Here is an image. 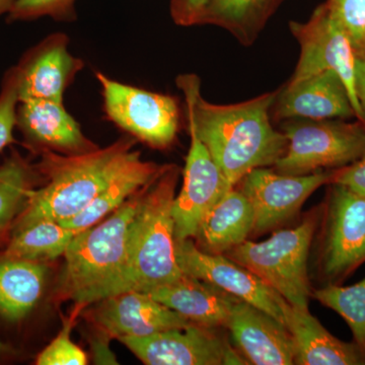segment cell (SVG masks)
Segmentation results:
<instances>
[{
    "mask_svg": "<svg viewBox=\"0 0 365 365\" xmlns=\"http://www.w3.org/2000/svg\"><path fill=\"white\" fill-rule=\"evenodd\" d=\"M184 93L190 128L206 146L232 187L258 168L275 165L284 153L287 139L273 128L269 110L278 93H267L247 102L215 105L204 100L195 74L178 76Z\"/></svg>",
    "mask_w": 365,
    "mask_h": 365,
    "instance_id": "cell-1",
    "label": "cell"
},
{
    "mask_svg": "<svg viewBox=\"0 0 365 365\" xmlns=\"http://www.w3.org/2000/svg\"><path fill=\"white\" fill-rule=\"evenodd\" d=\"M178 178L176 165H165L144 188L129 227L123 265L91 297L90 304L122 292H148L182 275L177 263L173 217Z\"/></svg>",
    "mask_w": 365,
    "mask_h": 365,
    "instance_id": "cell-2",
    "label": "cell"
},
{
    "mask_svg": "<svg viewBox=\"0 0 365 365\" xmlns=\"http://www.w3.org/2000/svg\"><path fill=\"white\" fill-rule=\"evenodd\" d=\"M135 139L122 137L105 148L61 155L46 150L41 169L47 184L29 192L26 208L16 228L40 220H67L85 209L133 160Z\"/></svg>",
    "mask_w": 365,
    "mask_h": 365,
    "instance_id": "cell-3",
    "label": "cell"
},
{
    "mask_svg": "<svg viewBox=\"0 0 365 365\" xmlns=\"http://www.w3.org/2000/svg\"><path fill=\"white\" fill-rule=\"evenodd\" d=\"M144 188L104 222L74 235L63 255L66 264L59 279V294L64 299L90 304L91 297L116 275L124 263L129 227Z\"/></svg>",
    "mask_w": 365,
    "mask_h": 365,
    "instance_id": "cell-4",
    "label": "cell"
},
{
    "mask_svg": "<svg viewBox=\"0 0 365 365\" xmlns=\"http://www.w3.org/2000/svg\"><path fill=\"white\" fill-rule=\"evenodd\" d=\"M317 225V215L309 216L297 227L274 232L266 241L247 240L225 256L256 274L292 306L309 309L313 290L307 259Z\"/></svg>",
    "mask_w": 365,
    "mask_h": 365,
    "instance_id": "cell-5",
    "label": "cell"
},
{
    "mask_svg": "<svg viewBox=\"0 0 365 365\" xmlns=\"http://www.w3.org/2000/svg\"><path fill=\"white\" fill-rule=\"evenodd\" d=\"M287 145L276 162L277 172L307 175L341 169L365 157V125L341 122H302L284 128Z\"/></svg>",
    "mask_w": 365,
    "mask_h": 365,
    "instance_id": "cell-6",
    "label": "cell"
},
{
    "mask_svg": "<svg viewBox=\"0 0 365 365\" xmlns=\"http://www.w3.org/2000/svg\"><path fill=\"white\" fill-rule=\"evenodd\" d=\"M106 118L135 140L158 150L169 148L180 126V108L172 96L125 85L97 71Z\"/></svg>",
    "mask_w": 365,
    "mask_h": 365,
    "instance_id": "cell-7",
    "label": "cell"
},
{
    "mask_svg": "<svg viewBox=\"0 0 365 365\" xmlns=\"http://www.w3.org/2000/svg\"><path fill=\"white\" fill-rule=\"evenodd\" d=\"M290 30L300 45V57L288 83L326 71L335 72L343 81L359 121L365 125V113L356 88L357 51L347 34L329 16L324 4L307 23L290 24Z\"/></svg>",
    "mask_w": 365,
    "mask_h": 365,
    "instance_id": "cell-8",
    "label": "cell"
},
{
    "mask_svg": "<svg viewBox=\"0 0 365 365\" xmlns=\"http://www.w3.org/2000/svg\"><path fill=\"white\" fill-rule=\"evenodd\" d=\"M365 262V197L333 184L327 206L321 270L339 284Z\"/></svg>",
    "mask_w": 365,
    "mask_h": 365,
    "instance_id": "cell-9",
    "label": "cell"
},
{
    "mask_svg": "<svg viewBox=\"0 0 365 365\" xmlns=\"http://www.w3.org/2000/svg\"><path fill=\"white\" fill-rule=\"evenodd\" d=\"M337 170L307 175L281 174L266 168L250 172L241 181V191L253 206L254 232L262 234L292 220L314 191L332 184Z\"/></svg>",
    "mask_w": 365,
    "mask_h": 365,
    "instance_id": "cell-10",
    "label": "cell"
},
{
    "mask_svg": "<svg viewBox=\"0 0 365 365\" xmlns=\"http://www.w3.org/2000/svg\"><path fill=\"white\" fill-rule=\"evenodd\" d=\"M176 258L182 273L222 288L284 324L285 299L241 264L225 255L206 253L192 239L176 240Z\"/></svg>",
    "mask_w": 365,
    "mask_h": 365,
    "instance_id": "cell-11",
    "label": "cell"
},
{
    "mask_svg": "<svg viewBox=\"0 0 365 365\" xmlns=\"http://www.w3.org/2000/svg\"><path fill=\"white\" fill-rule=\"evenodd\" d=\"M119 340L148 365L247 364L227 340L213 332L212 329L196 323L148 337Z\"/></svg>",
    "mask_w": 365,
    "mask_h": 365,
    "instance_id": "cell-12",
    "label": "cell"
},
{
    "mask_svg": "<svg viewBox=\"0 0 365 365\" xmlns=\"http://www.w3.org/2000/svg\"><path fill=\"white\" fill-rule=\"evenodd\" d=\"M190 144L182 186L173 203L176 240L193 239L213 206L234 187L228 184L206 146L190 128Z\"/></svg>",
    "mask_w": 365,
    "mask_h": 365,
    "instance_id": "cell-13",
    "label": "cell"
},
{
    "mask_svg": "<svg viewBox=\"0 0 365 365\" xmlns=\"http://www.w3.org/2000/svg\"><path fill=\"white\" fill-rule=\"evenodd\" d=\"M98 302L93 319L105 335L117 339L148 337L193 323L146 292H122Z\"/></svg>",
    "mask_w": 365,
    "mask_h": 365,
    "instance_id": "cell-14",
    "label": "cell"
},
{
    "mask_svg": "<svg viewBox=\"0 0 365 365\" xmlns=\"http://www.w3.org/2000/svg\"><path fill=\"white\" fill-rule=\"evenodd\" d=\"M68 45L66 34H52L16 68L20 102L49 100L63 103L67 88L85 67L83 60L68 51Z\"/></svg>",
    "mask_w": 365,
    "mask_h": 365,
    "instance_id": "cell-15",
    "label": "cell"
},
{
    "mask_svg": "<svg viewBox=\"0 0 365 365\" xmlns=\"http://www.w3.org/2000/svg\"><path fill=\"white\" fill-rule=\"evenodd\" d=\"M227 329L250 364H295L297 350L287 326L258 307L240 299Z\"/></svg>",
    "mask_w": 365,
    "mask_h": 365,
    "instance_id": "cell-16",
    "label": "cell"
},
{
    "mask_svg": "<svg viewBox=\"0 0 365 365\" xmlns=\"http://www.w3.org/2000/svg\"><path fill=\"white\" fill-rule=\"evenodd\" d=\"M16 124L30 143L45 150L74 155L98 148L83 134L78 122L66 111L63 103L24 101L16 113Z\"/></svg>",
    "mask_w": 365,
    "mask_h": 365,
    "instance_id": "cell-17",
    "label": "cell"
},
{
    "mask_svg": "<svg viewBox=\"0 0 365 365\" xmlns=\"http://www.w3.org/2000/svg\"><path fill=\"white\" fill-rule=\"evenodd\" d=\"M277 98L275 115L280 119L304 118L322 121L356 116L347 88L331 71L288 83Z\"/></svg>",
    "mask_w": 365,
    "mask_h": 365,
    "instance_id": "cell-18",
    "label": "cell"
},
{
    "mask_svg": "<svg viewBox=\"0 0 365 365\" xmlns=\"http://www.w3.org/2000/svg\"><path fill=\"white\" fill-rule=\"evenodd\" d=\"M198 325L227 328L240 299L206 281L182 273L179 278L146 292Z\"/></svg>",
    "mask_w": 365,
    "mask_h": 365,
    "instance_id": "cell-19",
    "label": "cell"
},
{
    "mask_svg": "<svg viewBox=\"0 0 365 365\" xmlns=\"http://www.w3.org/2000/svg\"><path fill=\"white\" fill-rule=\"evenodd\" d=\"M284 325L294 338L295 364L364 365L365 356L357 345L343 342L329 332L309 309L283 304Z\"/></svg>",
    "mask_w": 365,
    "mask_h": 365,
    "instance_id": "cell-20",
    "label": "cell"
},
{
    "mask_svg": "<svg viewBox=\"0 0 365 365\" xmlns=\"http://www.w3.org/2000/svg\"><path fill=\"white\" fill-rule=\"evenodd\" d=\"M254 225L253 206L234 187L208 211L195 237L206 253L225 255L248 240Z\"/></svg>",
    "mask_w": 365,
    "mask_h": 365,
    "instance_id": "cell-21",
    "label": "cell"
},
{
    "mask_svg": "<svg viewBox=\"0 0 365 365\" xmlns=\"http://www.w3.org/2000/svg\"><path fill=\"white\" fill-rule=\"evenodd\" d=\"M165 165L144 162L140 153L124 168L119 175L85 209L78 215L58 222L69 230H85L100 222L144 187L150 184L165 169Z\"/></svg>",
    "mask_w": 365,
    "mask_h": 365,
    "instance_id": "cell-22",
    "label": "cell"
},
{
    "mask_svg": "<svg viewBox=\"0 0 365 365\" xmlns=\"http://www.w3.org/2000/svg\"><path fill=\"white\" fill-rule=\"evenodd\" d=\"M47 268L37 261L0 260V314L9 322L25 318L39 302Z\"/></svg>",
    "mask_w": 365,
    "mask_h": 365,
    "instance_id": "cell-23",
    "label": "cell"
},
{
    "mask_svg": "<svg viewBox=\"0 0 365 365\" xmlns=\"http://www.w3.org/2000/svg\"><path fill=\"white\" fill-rule=\"evenodd\" d=\"M282 0H208L198 25H215L232 34L242 44L254 42Z\"/></svg>",
    "mask_w": 365,
    "mask_h": 365,
    "instance_id": "cell-24",
    "label": "cell"
},
{
    "mask_svg": "<svg viewBox=\"0 0 365 365\" xmlns=\"http://www.w3.org/2000/svg\"><path fill=\"white\" fill-rule=\"evenodd\" d=\"M78 232L64 227L56 220H40L16 228L6 257L37 262L55 260L63 256L69 242Z\"/></svg>",
    "mask_w": 365,
    "mask_h": 365,
    "instance_id": "cell-25",
    "label": "cell"
},
{
    "mask_svg": "<svg viewBox=\"0 0 365 365\" xmlns=\"http://www.w3.org/2000/svg\"><path fill=\"white\" fill-rule=\"evenodd\" d=\"M313 297L345 319L355 344L365 356V278L350 287L326 285L314 290Z\"/></svg>",
    "mask_w": 365,
    "mask_h": 365,
    "instance_id": "cell-26",
    "label": "cell"
},
{
    "mask_svg": "<svg viewBox=\"0 0 365 365\" xmlns=\"http://www.w3.org/2000/svg\"><path fill=\"white\" fill-rule=\"evenodd\" d=\"M30 168L20 158H9L0 167V230L14 220L31 191Z\"/></svg>",
    "mask_w": 365,
    "mask_h": 365,
    "instance_id": "cell-27",
    "label": "cell"
},
{
    "mask_svg": "<svg viewBox=\"0 0 365 365\" xmlns=\"http://www.w3.org/2000/svg\"><path fill=\"white\" fill-rule=\"evenodd\" d=\"M324 6L356 51H365V0H327Z\"/></svg>",
    "mask_w": 365,
    "mask_h": 365,
    "instance_id": "cell-28",
    "label": "cell"
},
{
    "mask_svg": "<svg viewBox=\"0 0 365 365\" xmlns=\"http://www.w3.org/2000/svg\"><path fill=\"white\" fill-rule=\"evenodd\" d=\"M85 307L79 304L78 309L63 323L61 331L54 340L40 353L36 364L38 365H86L88 356L86 352L71 340V331L76 314Z\"/></svg>",
    "mask_w": 365,
    "mask_h": 365,
    "instance_id": "cell-29",
    "label": "cell"
},
{
    "mask_svg": "<svg viewBox=\"0 0 365 365\" xmlns=\"http://www.w3.org/2000/svg\"><path fill=\"white\" fill-rule=\"evenodd\" d=\"M76 0H16L9 9L11 20H34L50 16L57 21H74L78 18Z\"/></svg>",
    "mask_w": 365,
    "mask_h": 365,
    "instance_id": "cell-30",
    "label": "cell"
},
{
    "mask_svg": "<svg viewBox=\"0 0 365 365\" xmlns=\"http://www.w3.org/2000/svg\"><path fill=\"white\" fill-rule=\"evenodd\" d=\"M19 102L18 74L14 69L7 76L0 93V153L14 141L13 132L16 124V105Z\"/></svg>",
    "mask_w": 365,
    "mask_h": 365,
    "instance_id": "cell-31",
    "label": "cell"
},
{
    "mask_svg": "<svg viewBox=\"0 0 365 365\" xmlns=\"http://www.w3.org/2000/svg\"><path fill=\"white\" fill-rule=\"evenodd\" d=\"M208 0H170V13L178 26L198 25L199 19Z\"/></svg>",
    "mask_w": 365,
    "mask_h": 365,
    "instance_id": "cell-32",
    "label": "cell"
},
{
    "mask_svg": "<svg viewBox=\"0 0 365 365\" xmlns=\"http://www.w3.org/2000/svg\"><path fill=\"white\" fill-rule=\"evenodd\" d=\"M332 184L342 185L365 197V157L347 167L338 169Z\"/></svg>",
    "mask_w": 365,
    "mask_h": 365,
    "instance_id": "cell-33",
    "label": "cell"
},
{
    "mask_svg": "<svg viewBox=\"0 0 365 365\" xmlns=\"http://www.w3.org/2000/svg\"><path fill=\"white\" fill-rule=\"evenodd\" d=\"M356 88L359 102L365 113V51L357 53Z\"/></svg>",
    "mask_w": 365,
    "mask_h": 365,
    "instance_id": "cell-34",
    "label": "cell"
},
{
    "mask_svg": "<svg viewBox=\"0 0 365 365\" xmlns=\"http://www.w3.org/2000/svg\"><path fill=\"white\" fill-rule=\"evenodd\" d=\"M16 0H0V14L4 13L6 9H11Z\"/></svg>",
    "mask_w": 365,
    "mask_h": 365,
    "instance_id": "cell-35",
    "label": "cell"
},
{
    "mask_svg": "<svg viewBox=\"0 0 365 365\" xmlns=\"http://www.w3.org/2000/svg\"><path fill=\"white\" fill-rule=\"evenodd\" d=\"M4 345L2 344L1 341H0V352H1L2 350H4Z\"/></svg>",
    "mask_w": 365,
    "mask_h": 365,
    "instance_id": "cell-36",
    "label": "cell"
}]
</instances>
